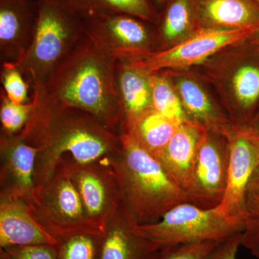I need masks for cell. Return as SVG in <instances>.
<instances>
[{"mask_svg": "<svg viewBox=\"0 0 259 259\" xmlns=\"http://www.w3.org/2000/svg\"><path fill=\"white\" fill-rule=\"evenodd\" d=\"M32 100L35 102V109L19 134L39 149L35 193L66 156L76 163L87 164L120 152V134L110 131L88 112L49 103L35 95Z\"/></svg>", "mask_w": 259, "mask_h": 259, "instance_id": "1", "label": "cell"}, {"mask_svg": "<svg viewBox=\"0 0 259 259\" xmlns=\"http://www.w3.org/2000/svg\"><path fill=\"white\" fill-rule=\"evenodd\" d=\"M117 61L83 37L56 66L44 88L32 95L88 112L120 134L122 117L116 79Z\"/></svg>", "mask_w": 259, "mask_h": 259, "instance_id": "2", "label": "cell"}, {"mask_svg": "<svg viewBox=\"0 0 259 259\" xmlns=\"http://www.w3.org/2000/svg\"><path fill=\"white\" fill-rule=\"evenodd\" d=\"M120 138V151L110 157V162L118 181L122 202L136 222L156 223L172 207L188 202L185 191L134 135L121 133Z\"/></svg>", "mask_w": 259, "mask_h": 259, "instance_id": "3", "label": "cell"}, {"mask_svg": "<svg viewBox=\"0 0 259 259\" xmlns=\"http://www.w3.org/2000/svg\"><path fill=\"white\" fill-rule=\"evenodd\" d=\"M233 125L249 126L259 110V47L250 37L199 66Z\"/></svg>", "mask_w": 259, "mask_h": 259, "instance_id": "4", "label": "cell"}, {"mask_svg": "<svg viewBox=\"0 0 259 259\" xmlns=\"http://www.w3.org/2000/svg\"><path fill=\"white\" fill-rule=\"evenodd\" d=\"M32 41L15 65L33 92L44 88L51 73L85 37L77 12L65 0H36Z\"/></svg>", "mask_w": 259, "mask_h": 259, "instance_id": "5", "label": "cell"}, {"mask_svg": "<svg viewBox=\"0 0 259 259\" xmlns=\"http://www.w3.org/2000/svg\"><path fill=\"white\" fill-rule=\"evenodd\" d=\"M139 228L163 249L200 242L221 243L242 233L244 226L228 219L219 206L204 209L186 202L172 207L156 223L139 225Z\"/></svg>", "mask_w": 259, "mask_h": 259, "instance_id": "6", "label": "cell"}, {"mask_svg": "<svg viewBox=\"0 0 259 259\" xmlns=\"http://www.w3.org/2000/svg\"><path fill=\"white\" fill-rule=\"evenodd\" d=\"M32 212L59 241L81 233L102 234L90 222L79 192L70 176L66 157L36 191Z\"/></svg>", "mask_w": 259, "mask_h": 259, "instance_id": "7", "label": "cell"}, {"mask_svg": "<svg viewBox=\"0 0 259 259\" xmlns=\"http://www.w3.org/2000/svg\"><path fill=\"white\" fill-rule=\"evenodd\" d=\"M75 10L85 36L117 60H134L159 49L156 31L149 26L151 23L122 13Z\"/></svg>", "mask_w": 259, "mask_h": 259, "instance_id": "8", "label": "cell"}, {"mask_svg": "<svg viewBox=\"0 0 259 259\" xmlns=\"http://www.w3.org/2000/svg\"><path fill=\"white\" fill-rule=\"evenodd\" d=\"M229 161L226 135L206 131L186 191L188 202L204 209L220 206L226 192Z\"/></svg>", "mask_w": 259, "mask_h": 259, "instance_id": "9", "label": "cell"}, {"mask_svg": "<svg viewBox=\"0 0 259 259\" xmlns=\"http://www.w3.org/2000/svg\"><path fill=\"white\" fill-rule=\"evenodd\" d=\"M254 32L250 30L202 29L175 47L148 53L129 61L151 74L163 70L194 69L228 46L248 38Z\"/></svg>", "mask_w": 259, "mask_h": 259, "instance_id": "10", "label": "cell"}, {"mask_svg": "<svg viewBox=\"0 0 259 259\" xmlns=\"http://www.w3.org/2000/svg\"><path fill=\"white\" fill-rule=\"evenodd\" d=\"M111 157V156H110ZM70 176L76 186L90 222L102 233L122 202L118 181L110 157L87 164L66 157Z\"/></svg>", "mask_w": 259, "mask_h": 259, "instance_id": "11", "label": "cell"}, {"mask_svg": "<svg viewBox=\"0 0 259 259\" xmlns=\"http://www.w3.org/2000/svg\"><path fill=\"white\" fill-rule=\"evenodd\" d=\"M226 136L229 168L226 192L219 207L228 219L244 226L245 193L259 167V135L248 126L233 125Z\"/></svg>", "mask_w": 259, "mask_h": 259, "instance_id": "12", "label": "cell"}, {"mask_svg": "<svg viewBox=\"0 0 259 259\" xmlns=\"http://www.w3.org/2000/svg\"><path fill=\"white\" fill-rule=\"evenodd\" d=\"M176 90L185 120L207 131L223 134L230 132L233 124L219 100L213 96L209 83L199 71L192 69L163 70Z\"/></svg>", "mask_w": 259, "mask_h": 259, "instance_id": "13", "label": "cell"}, {"mask_svg": "<svg viewBox=\"0 0 259 259\" xmlns=\"http://www.w3.org/2000/svg\"><path fill=\"white\" fill-rule=\"evenodd\" d=\"M1 194L36 202L35 171L39 149L20 134L1 135Z\"/></svg>", "mask_w": 259, "mask_h": 259, "instance_id": "14", "label": "cell"}, {"mask_svg": "<svg viewBox=\"0 0 259 259\" xmlns=\"http://www.w3.org/2000/svg\"><path fill=\"white\" fill-rule=\"evenodd\" d=\"M163 250L145 236L122 200L102 232L98 259H160Z\"/></svg>", "mask_w": 259, "mask_h": 259, "instance_id": "15", "label": "cell"}, {"mask_svg": "<svg viewBox=\"0 0 259 259\" xmlns=\"http://www.w3.org/2000/svg\"><path fill=\"white\" fill-rule=\"evenodd\" d=\"M59 240L39 223L24 199L1 194L0 248L32 245L56 246Z\"/></svg>", "mask_w": 259, "mask_h": 259, "instance_id": "16", "label": "cell"}, {"mask_svg": "<svg viewBox=\"0 0 259 259\" xmlns=\"http://www.w3.org/2000/svg\"><path fill=\"white\" fill-rule=\"evenodd\" d=\"M37 15L36 0H0L2 64H16L30 47Z\"/></svg>", "mask_w": 259, "mask_h": 259, "instance_id": "17", "label": "cell"}, {"mask_svg": "<svg viewBox=\"0 0 259 259\" xmlns=\"http://www.w3.org/2000/svg\"><path fill=\"white\" fill-rule=\"evenodd\" d=\"M116 79L122 110L121 133L131 132L143 116L153 110L151 73L131 61L117 60Z\"/></svg>", "mask_w": 259, "mask_h": 259, "instance_id": "18", "label": "cell"}, {"mask_svg": "<svg viewBox=\"0 0 259 259\" xmlns=\"http://www.w3.org/2000/svg\"><path fill=\"white\" fill-rule=\"evenodd\" d=\"M206 131L190 121L184 120L157 157L170 177L185 193L199 145Z\"/></svg>", "mask_w": 259, "mask_h": 259, "instance_id": "19", "label": "cell"}, {"mask_svg": "<svg viewBox=\"0 0 259 259\" xmlns=\"http://www.w3.org/2000/svg\"><path fill=\"white\" fill-rule=\"evenodd\" d=\"M199 30H259V5L252 0H195Z\"/></svg>", "mask_w": 259, "mask_h": 259, "instance_id": "20", "label": "cell"}, {"mask_svg": "<svg viewBox=\"0 0 259 259\" xmlns=\"http://www.w3.org/2000/svg\"><path fill=\"white\" fill-rule=\"evenodd\" d=\"M156 25L158 50L170 49L190 38L199 30L195 0H168Z\"/></svg>", "mask_w": 259, "mask_h": 259, "instance_id": "21", "label": "cell"}, {"mask_svg": "<svg viewBox=\"0 0 259 259\" xmlns=\"http://www.w3.org/2000/svg\"><path fill=\"white\" fill-rule=\"evenodd\" d=\"M180 125L153 110L143 116L131 132L126 133L134 135L146 151L157 158Z\"/></svg>", "mask_w": 259, "mask_h": 259, "instance_id": "22", "label": "cell"}, {"mask_svg": "<svg viewBox=\"0 0 259 259\" xmlns=\"http://www.w3.org/2000/svg\"><path fill=\"white\" fill-rule=\"evenodd\" d=\"M76 10H100L136 17L157 23L159 13L153 0H68Z\"/></svg>", "mask_w": 259, "mask_h": 259, "instance_id": "23", "label": "cell"}, {"mask_svg": "<svg viewBox=\"0 0 259 259\" xmlns=\"http://www.w3.org/2000/svg\"><path fill=\"white\" fill-rule=\"evenodd\" d=\"M151 88L153 110L177 124L182 123L185 116L180 98L163 71L151 74Z\"/></svg>", "mask_w": 259, "mask_h": 259, "instance_id": "24", "label": "cell"}, {"mask_svg": "<svg viewBox=\"0 0 259 259\" xmlns=\"http://www.w3.org/2000/svg\"><path fill=\"white\" fill-rule=\"evenodd\" d=\"M241 245L259 259V167L250 179L245 193Z\"/></svg>", "mask_w": 259, "mask_h": 259, "instance_id": "25", "label": "cell"}, {"mask_svg": "<svg viewBox=\"0 0 259 259\" xmlns=\"http://www.w3.org/2000/svg\"><path fill=\"white\" fill-rule=\"evenodd\" d=\"M101 234L81 233L59 241V259H98Z\"/></svg>", "mask_w": 259, "mask_h": 259, "instance_id": "26", "label": "cell"}, {"mask_svg": "<svg viewBox=\"0 0 259 259\" xmlns=\"http://www.w3.org/2000/svg\"><path fill=\"white\" fill-rule=\"evenodd\" d=\"M35 107V102L33 100L25 104L11 101L2 89L0 120L3 132L19 134L26 125Z\"/></svg>", "mask_w": 259, "mask_h": 259, "instance_id": "27", "label": "cell"}, {"mask_svg": "<svg viewBox=\"0 0 259 259\" xmlns=\"http://www.w3.org/2000/svg\"><path fill=\"white\" fill-rule=\"evenodd\" d=\"M2 64V82L7 96L11 101L16 103H28L30 86L23 75L15 64L10 63Z\"/></svg>", "mask_w": 259, "mask_h": 259, "instance_id": "28", "label": "cell"}, {"mask_svg": "<svg viewBox=\"0 0 259 259\" xmlns=\"http://www.w3.org/2000/svg\"><path fill=\"white\" fill-rule=\"evenodd\" d=\"M1 259H59L56 246L32 245L0 248Z\"/></svg>", "mask_w": 259, "mask_h": 259, "instance_id": "29", "label": "cell"}, {"mask_svg": "<svg viewBox=\"0 0 259 259\" xmlns=\"http://www.w3.org/2000/svg\"><path fill=\"white\" fill-rule=\"evenodd\" d=\"M218 243L205 241L167 247L160 259H205Z\"/></svg>", "mask_w": 259, "mask_h": 259, "instance_id": "30", "label": "cell"}, {"mask_svg": "<svg viewBox=\"0 0 259 259\" xmlns=\"http://www.w3.org/2000/svg\"><path fill=\"white\" fill-rule=\"evenodd\" d=\"M241 233L218 243L205 259H236L238 248L241 245Z\"/></svg>", "mask_w": 259, "mask_h": 259, "instance_id": "31", "label": "cell"}, {"mask_svg": "<svg viewBox=\"0 0 259 259\" xmlns=\"http://www.w3.org/2000/svg\"><path fill=\"white\" fill-rule=\"evenodd\" d=\"M250 128L253 130L256 134L259 135V110L255 115L254 117H253V120H252L251 122H250L249 126Z\"/></svg>", "mask_w": 259, "mask_h": 259, "instance_id": "32", "label": "cell"}, {"mask_svg": "<svg viewBox=\"0 0 259 259\" xmlns=\"http://www.w3.org/2000/svg\"><path fill=\"white\" fill-rule=\"evenodd\" d=\"M168 1V0H153V4H154L158 11V10H162Z\"/></svg>", "mask_w": 259, "mask_h": 259, "instance_id": "33", "label": "cell"}, {"mask_svg": "<svg viewBox=\"0 0 259 259\" xmlns=\"http://www.w3.org/2000/svg\"><path fill=\"white\" fill-rule=\"evenodd\" d=\"M250 38L259 47V30L253 32V35L250 37Z\"/></svg>", "mask_w": 259, "mask_h": 259, "instance_id": "34", "label": "cell"}, {"mask_svg": "<svg viewBox=\"0 0 259 259\" xmlns=\"http://www.w3.org/2000/svg\"><path fill=\"white\" fill-rule=\"evenodd\" d=\"M252 1L254 2L255 3L259 5V0H252Z\"/></svg>", "mask_w": 259, "mask_h": 259, "instance_id": "35", "label": "cell"}, {"mask_svg": "<svg viewBox=\"0 0 259 259\" xmlns=\"http://www.w3.org/2000/svg\"><path fill=\"white\" fill-rule=\"evenodd\" d=\"M65 1H68V0H65Z\"/></svg>", "mask_w": 259, "mask_h": 259, "instance_id": "36", "label": "cell"}, {"mask_svg": "<svg viewBox=\"0 0 259 259\" xmlns=\"http://www.w3.org/2000/svg\"><path fill=\"white\" fill-rule=\"evenodd\" d=\"M0 259H1V258H0Z\"/></svg>", "mask_w": 259, "mask_h": 259, "instance_id": "37", "label": "cell"}]
</instances>
